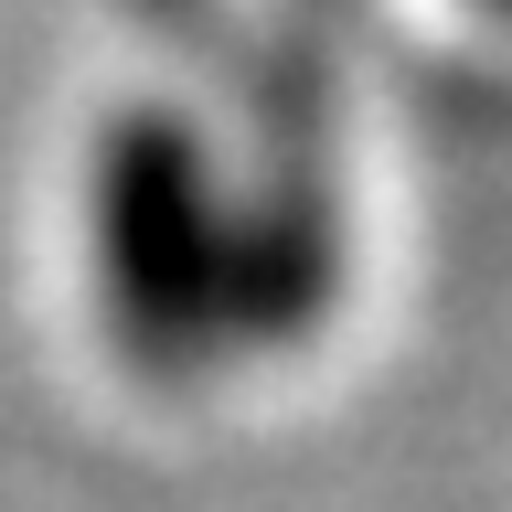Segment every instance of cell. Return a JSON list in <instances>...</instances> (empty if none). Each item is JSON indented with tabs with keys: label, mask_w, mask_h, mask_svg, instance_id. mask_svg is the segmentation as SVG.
Listing matches in <instances>:
<instances>
[{
	"label": "cell",
	"mask_w": 512,
	"mask_h": 512,
	"mask_svg": "<svg viewBox=\"0 0 512 512\" xmlns=\"http://www.w3.org/2000/svg\"><path fill=\"white\" fill-rule=\"evenodd\" d=\"M107 299L139 352H182L235 310V246L192 171V139L171 128H128L107 150Z\"/></svg>",
	"instance_id": "cell-1"
}]
</instances>
